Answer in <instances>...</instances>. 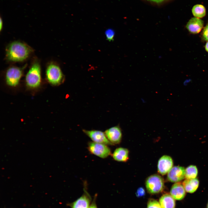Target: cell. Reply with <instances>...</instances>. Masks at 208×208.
<instances>
[{"instance_id":"d4e9b609","label":"cell","mask_w":208,"mask_h":208,"mask_svg":"<svg viewBox=\"0 0 208 208\" xmlns=\"http://www.w3.org/2000/svg\"><path fill=\"white\" fill-rule=\"evenodd\" d=\"M3 26V21H2L1 18H0V30L1 31Z\"/></svg>"},{"instance_id":"7402d4cb","label":"cell","mask_w":208,"mask_h":208,"mask_svg":"<svg viewBox=\"0 0 208 208\" xmlns=\"http://www.w3.org/2000/svg\"><path fill=\"white\" fill-rule=\"evenodd\" d=\"M145 194V191L144 188L142 187L139 188L137 190L136 195L137 197H141L143 196Z\"/></svg>"},{"instance_id":"8fae6325","label":"cell","mask_w":208,"mask_h":208,"mask_svg":"<svg viewBox=\"0 0 208 208\" xmlns=\"http://www.w3.org/2000/svg\"><path fill=\"white\" fill-rule=\"evenodd\" d=\"M173 165L172 158L168 155H164L159 159L157 164L158 172L162 175H164L169 171Z\"/></svg>"},{"instance_id":"ffe728a7","label":"cell","mask_w":208,"mask_h":208,"mask_svg":"<svg viewBox=\"0 0 208 208\" xmlns=\"http://www.w3.org/2000/svg\"><path fill=\"white\" fill-rule=\"evenodd\" d=\"M105 34L107 40L109 41L113 40L115 32L113 29H108L105 31Z\"/></svg>"},{"instance_id":"d6986e66","label":"cell","mask_w":208,"mask_h":208,"mask_svg":"<svg viewBox=\"0 0 208 208\" xmlns=\"http://www.w3.org/2000/svg\"><path fill=\"white\" fill-rule=\"evenodd\" d=\"M147 208H161V207L157 201L153 198H150L148 202Z\"/></svg>"},{"instance_id":"5bb4252c","label":"cell","mask_w":208,"mask_h":208,"mask_svg":"<svg viewBox=\"0 0 208 208\" xmlns=\"http://www.w3.org/2000/svg\"><path fill=\"white\" fill-rule=\"evenodd\" d=\"M129 151L125 148L119 147L116 148L112 154L114 160L119 162H126L129 159Z\"/></svg>"},{"instance_id":"e0dca14e","label":"cell","mask_w":208,"mask_h":208,"mask_svg":"<svg viewBox=\"0 0 208 208\" xmlns=\"http://www.w3.org/2000/svg\"><path fill=\"white\" fill-rule=\"evenodd\" d=\"M193 15L196 18H202L206 14V10L204 6L200 4L194 5L192 9Z\"/></svg>"},{"instance_id":"cb8c5ba5","label":"cell","mask_w":208,"mask_h":208,"mask_svg":"<svg viewBox=\"0 0 208 208\" xmlns=\"http://www.w3.org/2000/svg\"><path fill=\"white\" fill-rule=\"evenodd\" d=\"M190 81V80H186L183 83L184 86H186Z\"/></svg>"},{"instance_id":"8992f818","label":"cell","mask_w":208,"mask_h":208,"mask_svg":"<svg viewBox=\"0 0 208 208\" xmlns=\"http://www.w3.org/2000/svg\"><path fill=\"white\" fill-rule=\"evenodd\" d=\"M23 74L22 69L13 67L8 68L5 75L7 84L11 86L15 87L18 85Z\"/></svg>"},{"instance_id":"277c9868","label":"cell","mask_w":208,"mask_h":208,"mask_svg":"<svg viewBox=\"0 0 208 208\" xmlns=\"http://www.w3.org/2000/svg\"><path fill=\"white\" fill-rule=\"evenodd\" d=\"M46 77L49 83L53 86L62 83L64 80V76L60 67L51 63L48 66L46 71Z\"/></svg>"},{"instance_id":"4fadbf2b","label":"cell","mask_w":208,"mask_h":208,"mask_svg":"<svg viewBox=\"0 0 208 208\" xmlns=\"http://www.w3.org/2000/svg\"><path fill=\"white\" fill-rule=\"evenodd\" d=\"M170 194L175 200H180L185 196L186 191L183 184L177 182L174 184L170 189Z\"/></svg>"},{"instance_id":"5b68a950","label":"cell","mask_w":208,"mask_h":208,"mask_svg":"<svg viewBox=\"0 0 208 208\" xmlns=\"http://www.w3.org/2000/svg\"><path fill=\"white\" fill-rule=\"evenodd\" d=\"M87 148L90 153L102 158H105L111 155V152L108 145L89 142Z\"/></svg>"},{"instance_id":"484cf974","label":"cell","mask_w":208,"mask_h":208,"mask_svg":"<svg viewBox=\"0 0 208 208\" xmlns=\"http://www.w3.org/2000/svg\"><path fill=\"white\" fill-rule=\"evenodd\" d=\"M150 0V1H152L154 2H155L158 3V2H162L165 0Z\"/></svg>"},{"instance_id":"4316f807","label":"cell","mask_w":208,"mask_h":208,"mask_svg":"<svg viewBox=\"0 0 208 208\" xmlns=\"http://www.w3.org/2000/svg\"><path fill=\"white\" fill-rule=\"evenodd\" d=\"M205 48L206 51L208 53V41L206 44Z\"/></svg>"},{"instance_id":"7a4b0ae2","label":"cell","mask_w":208,"mask_h":208,"mask_svg":"<svg viewBox=\"0 0 208 208\" xmlns=\"http://www.w3.org/2000/svg\"><path fill=\"white\" fill-rule=\"evenodd\" d=\"M26 85L30 88H38L41 81V69L38 62L34 63L26 74L25 77Z\"/></svg>"},{"instance_id":"44dd1931","label":"cell","mask_w":208,"mask_h":208,"mask_svg":"<svg viewBox=\"0 0 208 208\" xmlns=\"http://www.w3.org/2000/svg\"><path fill=\"white\" fill-rule=\"evenodd\" d=\"M202 35L203 39L205 41H208V23L204 28Z\"/></svg>"},{"instance_id":"52a82bcc","label":"cell","mask_w":208,"mask_h":208,"mask_svg":"<svg viewBox=\"0 0 208 208\" xmlns=\"http://www.w3.org/2000/svg\"><path fill=\"white\" fill-rule=\"evenodd\" d=\"M84 192L82 195L68 205L71 208H88L92 201V198L87 191L86 183H84Z\"/></svg>"},{"instance_id":"9a60e30c","label":"cell","mask_w":208,"mask_h":208,"mask_svg":"<svg viewBox=\"0 0 208 208\" xmlns=\"http://www.w3.org/2000/svg\"><path fill=\"white\" fill-rule=\"evenodd\" d=\"M159 203L161 208H175V199L170 194L166 193L160 198Z\"/></svg>"},{"instance_id":"30bf717a","label":"cell","mask_w":208,"mask_h":208,"mask_svg":"<svg viewBox=\"0 0 208 208\" xmlns=\"http://www.w3.org/2000/svg\"><path fill=\"white\" fill-rule=\"evenodd\" d=\"M185 175V169L183 167L174 166L172 167L168 172V180L173 183L178 182L183 179Z\"/></svg>"},{"instance_id":"ba28073f","label":"cell","mask_w":208,"mask_h":208,"mask_svg":"<svg viewBox=\"0 0 208 208\" xmlns=\"http://www.w3.org/2000/svg\"><path fill=\"white\" fill-rule=\"evenodd\" d=\"M104 132L107 138L112 145L118 144L120 143L122 133L119 125L110 127L106 129Z\"/></svg>"},{"instance_id":"2e32d148","label":"cell","mask_w":208,"mask_h":208,"mask_svg":"<svg viewBox=\"0 0 208 208\" xmlns=\"http://www.w3.org/2000/svg\"><path fill=\"white\" fill-rule=\"evenodd\" d=\"M182 184L186 191L189 193H193L197 190L199 181L197 178L187 179L183 182Z\"/></svg>"},{"instance_id":"7c38bea8","label":"cell","mask_w":208,"mask_h":208,"mask_svg":"<svg viewBox=\"0 0 208 208\" xmlns=\"http://www.w3.org/2000/svg\"><path fill=\"white\" fill-rule=\"evenodd\" d=\"M203 20L196 17L191 18L187 22L186 28L188 31L193 34H197L199 33L203 26Z\"/></svg>"},{"instance_id":"83f0119b","label":"cell","mask_w":208,"mask_h":208,"mask_svg":"<svg viewBox=\"0 0 208 208\" xmlns=\"http://www.w3.org/2000/svg\"><path fill=\"white\" fill-rule=\"evenodd\" d=\"M207 208H208V202L207 203Z\"/></svg>"},{"instance_id":"9c48e42d","label":"cell","mask_w":208,"mask_h":208,"mask_svg":"<svg viewBox=\"0 0 208 208\" xmlns=\"http://www.w3.org/2000/svg\"><path fill=\"white\" fill-rule=\"evenodd\" d=\"M82 131L93 142L108 145H112L107 138L104 132L103 131L98 130H89L84 129H83Z\"/></svg>"},{"instance_id":"603a6c76","label":"cell","mask_w":208,"mask_h":208,"mask_svg":"<svg viewBox=\"0 0 208 208\" xmlns=\"http://www.w3.org/2000/svg\"><path fill=\"white\" fill-rule=\"evenodd\" d=\"M97 195H95L94 197L93 201L88 208H98L96 204V200Z\"/></svg>"},{"instance_id":"3957f363","label":"cell","mask_w":208,"mask_h":208,"mask_svg":"<svg viewBox=\"0 0 208 208\" xmlns=\"http://www.w3.org/2000/svg\"><path fill=\"white\" fill-rule=\"evenodd\" d=\"M145 185L149 193L152 194H158L164 190V179L159 174H154L149 176L146 179Z\"/></svg>"},{"instance_id":"ac0fdd59","label":"cell","mask_w":208,"mask_h":208,"mask_svg":"<svg viewBox=\"0 0 208 208\" xmlns=\"http://www.w3.org/2000/svg\"><path fill=\"white\" fill-rule=\"evenodd\" d=\"M198 174V170L196 166L190 165L185 170V178L187 179H195Z\"/></svg>"},{"instance_id":"6da1fadb","label":"cell","mask_w":208,"mask_h":208,"mask_svg":"<svg viewBox=\"0 0 208 208\" xmlns=\"http://www.w3.org/2000/svg\"><path fill=\"white\" fill-rule=\"evenodd\" d=\"M32 49L22 42L15 41L7 47L6 55L7 59L11 61L20 62L26 59L32 52Z\"/></svg>"}]
</instances>
